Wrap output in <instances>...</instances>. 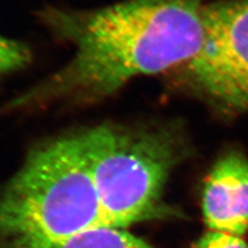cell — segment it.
Listing matches in <instances>:
<instances>
[{
  "instance_id": "5b68a950",
  "label": "cell",
  "mask_w": 248,
  "mask_h": 248,
  "mask_svg": "<svg viewBox=\"0 0 248 248\" xmlns=\"http://www.w3.org/2000/svg\"><path fill=\"white\" fill-rule=\"evenodd\" d=\"M202 211L210 231L243 236L248 231V158L237 149L224 151L208 173Z\"/></svg>"
},
{
  "instance_id": "7a4b0ae2",
  "label": "cell",
  "mask_w": 248,
  "mask_h": 248,
  "mask_svg": "<svg viewBox=\"0 0 248 248\" xmlns=\"http://www.w3.org/2000/svg\"><path fill=\"white\" fill-rule=\"evenodd\" d=\"M104 227L78 130L35 146L0 190V248H59Z\"/></svg>"
},
{
  "instance_id": "6da1fadb",
  "label": "cell",
  "mask_w": 248,
  "mask_h": 248,
  "mask_svg": "<svg viewBox=\"0 0 248 248\" xmlns=\"http://www.w3.org/2000/svg\"><path fill=\"white\" fill-rule=\"evenodd\" d=\"M204 6L203 0H124L94 11L43 10L44 24L73 45L75 56L4 108L94 103L135 77L185 64L203 40Z\"/></svg>"
},
{
  "instance_id": "52a82bcc",
  "label": "cell",
  "mask_w": 248,
  "mask_h": 248,
  "mask_svg": "<svg viewBox=\"0 0 248 248\" xmlns=\"http://www.w3.org/2000/svg\"><path fill=\"white\" fill-rule=\"evenodd\" d=\"M28 46L0 35V78L27 66L31 61Z\"/></svg>"
},
{
  "instance_id": "3957f363",
  "label": "cell",
  "mask_w": 248,
  "mask_h": 248,
  "mask_svg": "<svg viewBox=\"0 0 248 248\" xmlns=\"http://www.w3.org/2000/svg\"><path fill=\"white\" fill-rule=\"evenodd\" d=\"M78 133L111 227L179 215L164 195L173 170L189 155L180 125L106 123Z\"/></svg>"
},
{
  "instance_id": "ba28073f",
  "label": "cell",
  "mask_w": 248,
  "mask_h": 248,
  "mask_svg": "<svg viewBox=\"0 0 248 248\" xmlns=\"http://www.w3.org/2000/svg\"><path fill=\"white\" fill-rule=\"evenodd\" d=\"M187 248H248V245L239 236L209 231Z\"/></svg>"
},
{
  "instance_id": "277c9868",
  "label": "cell",
  "mask_w": 248,
  "mask_h": 248,
  "mask_svg": "<svg viewBox=\"0 0 248 248\" xmlns=\"http://www.w3.org/2000/svg\"><path fill=\"white\" fill-rule=\"evenodd\" d=\"M180 74L217 110L248 113V0H218L204 6L203 40Z\"/></svg>"
},
{
  "instance_id": "8992f818",
  "label": "cell",
  "mask_w": 248,
  "mask_h": 248,
  "mask_svg": "<svg viewBox=\"0 0 248 248\" xmlns=\"http://www.w3.org/2000/svg\"><path fill=\"white\" fill-rule=\"evenodd\" d=\"M59 248H151L142 239L124 229L104 227L90 230L69 240Z\"/></svg>"
}]
</instances>
